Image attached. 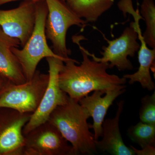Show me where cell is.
I'll list each match as a JSON object with an SVG mask.
<instances>
[{
  "label": "cell",
  "mask_w": 155,
  "mask_h": 155,
  "mask_svg": "<svg viewBox=\"0 0 155 155\" xmlns=\"http://www.w3.org/2000/svg\"><path fill=\"white\" fill-rule=\"evenodd\" d=\"M74 40L82 54V62L77 65L79 62L70 58L64 62L58 74L59 86L69 97L78 101L92 91L125 85L126 78L109 74V63L91 61L79 41L77 38Z\"/></svg>",
  "instance_id": "1"
},
{
  "label": "cell",
  "mask_w": 155,
  "mask_h": 155,
  "mask_svg": "<svg viewBox=\"0 0 155 155\" xmlns=\"http://www.w3.org/2000/svg\"><path fill=\"white\" fill-rule=\"evenodd\" d=\"M88 112L78 101L69 97L67 104L53 111L48 121L59 130L71 143L74 155H92L97 153L94 135L90 130L87 122Z\"/></svg>",
  "instance_id": "2"
},
{
  "label": "cell",
  "mask_w": 155,
  "mask_h": 155,
  "mask_svg": "<svg viewBox=\"0 0 155 155\" xmlns=\"http://www.w3.org/2000/svg\"><path fill=\"white\" fill-rule=\"evenodd\" d=\"M48 13L45 0L36 2L35 23L31 35L22 49L12 48L27 81L33 78L38 65L43 58L53 57L61 59L64 62L70 59H64L57 55L48 44L45 30Z\"/></svg>",
  "instance_id": "3"
},
{
  "label": "cell",
  "mask_w": 155,
  "mask_h": 155,
  "mask_svg": "<svg viewBox=\"0 0 155 155\" xmlns=\"http://www.w3.org/2000/svg\"><path fill=\"white\" fill-rule=\"evenodd\" d=\"M48 9L45 30L47 39L52 45L57 55L69 59L71 50L67 47L66 37L68 29L73 25L84 29L86 22L78 17L66 2L61 0H45Z\"/></svg>",
  "instance_id": "4"
},
{
  "label": "cell",
  "mask_w": 155,
  "mask_h": 155,
  "mask_svg": "<svg viewBox=\"0 0 155 155\" xmlns=\"http://www.w3.org/2000/svg\"><path fill=\"white\" fill-rule=\"evenodd\" d=\"M48 74L36 70L30 80L21 84L9 81L0 94V107L21 113H33L38 108L48 85Z\"/></svg>",
  "instance_id": "5"
},
{
  "label": "cell",
  "mask_w": 155,
  "mask_h": 155,
  "mask_svg": "<svg viewBox=\"0 0 155 155\" xmlns=\"http://www.w3.org/2000/svg\"><path fill=\"white\" fill-rule=\"evenodd\" d=\"M131 14L134 18V22H130L129 26L125 28L121 36L112 41L108 40L105 38L108 45L103 48L104 51L101 53V58L96 57L86 50L87 54L92 57L93 60L109 63L110 69L116 67L119 71L133 69V64L127 57H134L140 47V45L137 41V26L139 24V20L143 18L138 10L134 11Z\"/></svg>",
  "instance_id": "6"
},
{
  "label": "cell",
  "mask_w": 155,
  "mask_h": 155,
  "mask_svg": "<svg viewBox=\"0 0 155 155\" xmlns=\"http://www.w3.org/2000/svg\"><path fill=\"white\" fill-rule=\"evenodd\" d=\"M49 79L47 87L36 110L31 114L23 130V135L38 125L47 122L53 111L59 106L67 104L69 97L61 90L58 82V74L64 61L53 57L46 58Z\"/></svg>",
  "instance_id": "7"
},
{
  "label": "cell",
  "mask_w": 155,
  "mask_h": 155,
  "mask_svg": "<svg viewBox=\"0 0 155 155\" xmlns=\"http://www.w3.org/2000/svg\"><path fill=\"white\" fill-rule=\"evenodd\" d=\"M23 155H74L72 146L47 121L24 135Z\"/></svg>",
  "instance_id": "8"
},
{
  "label": "cell",
  "mask_w": 155,
  "mask_h": 155,
  "mask_svg": "<svg viewBox=\"0 0 155 155\" xmlns=\"http://www.w3.org/2000/svg\"><path fill=\"white\" fill-rule=\"evenodd\" d=\"M35 14L36 2L23 1L15 8L0 9V27L9 36L18 39L23 47L33 31Z\"/></svg>",
  "instance_id": "9"
},
{
  "label": "cell",
  "mask_w": 155,
  "mask_h": 155,
  "mask_svg": "<svg viewBox=\"0 0 155 155\" xmlns=\"http://www.w3.org/2000/svg\"><path fill=\"white\" fill-rule=\"evenodd\" d=\"M32 114L4 107V114L0 119V155H23L22 130Z\"/></svg>",
  "instance_id": "10"
},
{
  "label": "cell",
  "mask_w": 155,
  "mask_h": 155,
  "mask_svg": "<svg viewBox=\"0 0 155 155\" xmlns=\"http://www.w3.org/2000/svg\"><path fill=\"white\" fill-rule=\"evenodd\" d=\"M126 85H120L107 90H96L89 96L83 97L78 101L93 119L91 128L93 129L95 140L102 136V124L109 108L119 96L126 91Z\"/></svg>",
  "instance_id": "11"
},
{
  "label": "cell",
  "mask_w": 155,
  "mask_h": 155,
  "mask_svg": "<svg viewBox=\"0 0 155 155\" xmlns=\"http://www.w3.org/2000/svg\"><path fill=\"white\" fill-rule=\"evenodd\" d=\"M124 101L117 103L116 116L104 120L102 124V139L95 140L97 149L113 155H134L133 150L125 144L122 139L119 122L123 110Z\"/></svg>",
  "instance_id": "12"
},
{
  "label": "cell",
  "mask_w": 155,
  "mask_h": 155,
  "mask_svg": "<svg viewBox=\"0 0 155 155\" xmlns=\"http://www.w3.org/2000/svg\"><path fill=\"white\" fill-rule=\"evenodd\" d=\"M18 39L6 34L0 27V74L11 83L21 84L26 82L22 68L12 51L19 48Z\"/></svg>",
  "instance_id": "13"
},
{
  "label": "cell",
  "mask_w": 155,
  "mask_h": 155,
  "mask_svg": "<svg viewBox=\"0 0 155 155\" xmlns=\"http://www.w3.org/2000/svg\"><path fill=\"white\" fill-rule=\"evenodd\" d=\"M138 39L140 41V47L138 50L139 67L138 70L133 74H126L123 77L129 79L130 84L139 82L143 88L149 91L153 90L155 84L152 79L150 70L155 62V49L149 48L143 40L141 32H138Z\"/></svg>",
  "instance_id": "14"
},
{
  "label": "cell",
  "mask_w": 155,
  "mask_h": 155,
  "mask_svg": "<svg viewBox=\"0 0 155 155\" xmlns=\"http://www.w3.org/2000/svg\"><path fill=\"white\" fill-rule=\"evenodd\" d=\"M114 0H68L67 5L85 22H95L114 4Z\"/></svg>",
  "instance_id": "15"
},
{
  "label": "cell",
  "mask_w": 155,
  "mask_h": 155,
  "mask_svg": "<svg viewBox=\"0 0 155 155\" xmlns=\"http://www.w3.org/2000/svg\"><path fill=\"white\" fill-rule=\"evenodd\" d=\"M127 134L131 140L141 148L148 145L155 146V125L140 121L129 127Z\"/></svg>",
  "instance_id": "16"
},
{
  "label": "cell",
  "mask_w": 155,
  "mask_h": 155,
  "mask_svg": "<svg viewBox=\"0 0 155 155\" xmlns=\"http://www.w3.org/2000/svg\"><path fill=\"white\" fill-rule=\"evenodd\" d=\"M140 13L146 24L143 38L147 46L155 49V5L153 0H143Z\"/></svg>",
  "instance_id": "17"
},
{
  "label": "cell",
  "mask_w": 155,
  "mask_h": 155,
  "mask_svg": "<svg viewBox=\"0 0 155 155\" xmlns=\"http://www.w3.org/2000/svg\"><path fill=\"white\" fill-rule=\"evenodd\" d=\"M141 102L139 110L140 121L155 125V92L143 97Z\"/></svg>",
  "instance_id": "18"
},
{
  "label": "cell",
  "mask_w": 155,
  "mask_h": 155,
  "mask_svg": "<svg viewBox=\"0 0 155 155\" xmlns=\"http://www.w3.org/2000/svg\"><path fill=\"white\" fill-rule=\"evenodd\" d=\"M130 148L133 150L135 154L137 155H155V147L153 146L148 145L142 148L141 150H137L135 147L130 145Z\"/></svg>",
  "instance_id": "19"
},
{
  "label": "cell",
  "mask_w": 155,
  "mask_h": 155,
  "mask_svg": "<svg viewBox=\"0 0 155 155\" xmlns=\"http://www.w3.org/2000/svg\"><path fill=\"white\" fill-rule=\"evenodd\" d=\"M9 81H10L0 74V94Z\"/></svg>",
  "instance_id": "20"
},
{
  "label": "cell",
  "mask_w": 155,
  "mask_h": 155,
  "mask_svg": "<svg viewBox=\"0 0 155 155\" xmlns=\"http://www.w3.org/2000/svg\"><path fill=\"white\" fill-rule=\"evenodd\" d=\"M32 1L37 2L41 1V0H0V6L5 5V4H7V3L11 2H15V1Z\"/></svg>",
  "instance_id": "21"
},
{
  "label": "cell",
  "mask_w": 155,
  "mask_h": 155,
  "mask_svg": "<svg viewBox=\"0 0 155 155\" xmlns=\"http://www.w3.org/2000/svg\"><path fill=\"white\" fill-rule=\"evenodd\" d=\"M61 1H63V2H67L68 0H61Z\"/></svg>",
  "instance_id": "22"
}]
</instances>
